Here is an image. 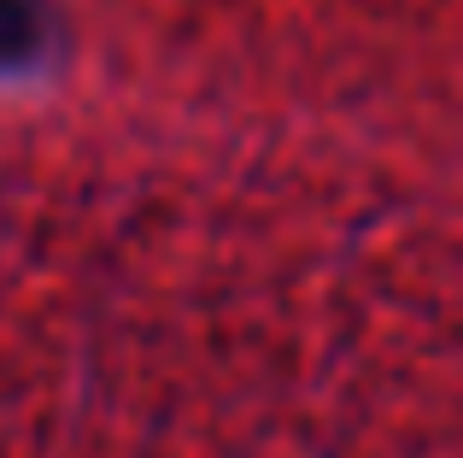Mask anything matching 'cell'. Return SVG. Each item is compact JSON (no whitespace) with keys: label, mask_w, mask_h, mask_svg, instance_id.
Instances as JSON below:
<instances>
[{"label":"cell","mask_w":463,"mask_h":458,"mask_svg":"<svg viewBox=\"0 0 463 458\" xmlns=\"http://www.w3.org/2000/svg\"><path fill=\"white\" fill-rule=\"evenodd\" d=\"M35 42V6L30 0H0V65L18 59Z\"/></svg>","instance_id":"1"}]
</instances>
